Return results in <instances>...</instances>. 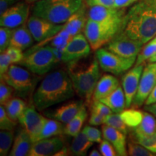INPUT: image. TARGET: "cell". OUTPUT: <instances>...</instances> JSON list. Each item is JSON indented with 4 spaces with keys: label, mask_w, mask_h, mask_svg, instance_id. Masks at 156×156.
<instances>
[{
    "label": "cell",
    "mask_w": 156,
    "mask_h": 156,
    "mask_svg": "<svg viewBox=\"0 0 156 156\" xmlns=\"http://www.w3.org/2000/svg\"><path fill=\"white\" fill-rule=\"evenodd\" d=\"M36 75L23 66L12 64L8 71L1 77V80L10 85L19 96L26 98L32 93L36 86Z\"/></svg>",
    "instance_id": "7"
},
{
    "label": "cell",
    "mask_w": 156,
    "mask_h": 156,
    "mask_svg": "<svg viewBox=\"0 0 156 156\" xmlns=\"http://www.w3.org/2000/svg\"><path fill=\"white\" fill-rule=\"evenodd\" d=\"M30 7L28 2H17L0 15V25L14 29L28 22Z\"/></svg>",
    "instance_id": "12"
},
{
    "label": "cell",
    "mask_w": 156,
    "mask_h": 156,
    "mask_svg": "<svg viewBox=\"0 0 156 156\" xmlns=\"http://www.w3.org/2000/svg\"><path fill=\"white\" fill-rule=\"evenodd\" d=\"M13 130L1 129L0 131V155H9L14 142Z\"/></svg>",
    "instance_id": "31"
},
{
    "label": "cell",
    "mask_w": 156,
    "mask_h": 156,
    "mask_svg": "<svg viewBox=\"0 0 156 156\" xmlns=\"http://www.w3.org/2000/svg\"><path fill=\"white\" fill-rule=\"evenodd\" d=\"M8 116L15 122H18L19 118L27 107L26 103L19 98L9 99L3 105Z\"/></svg>",
    "instance_id": "29"
},
{
    "label": "cell",
    "mask_w": 156,
    "mask_h": 156,
    "mask_svg": "<svg viewBox=\"0 0 156 156\" xmlns=\"http://www.w3.org/2000/svg\"><path fill=\"white\" fill-rule=\"evenodd\" d=\"M11 64H12L6 51L1 53V55H0V76L1 77L8 71Z\"/></svg>",
    "instance_id": "44"
},
{
    "label": "cell",
    "mask_w": 156,
    "mask_h": 156,
    "mask_svg": "<svg viewBox=\"0 0 156 156\" xmlns=\"http://www.w3.org/2000/svg\"><path fill=\"white\" fill-rule=\"evenodd\" d=\"M13 29L1 26L0 28V52L5 51L10 45Z\"/></svg>",
    "instance_id": "36"
},
{
    "label": "cell",
    "mask_w": 156,
    "mask_h": 156,
    "mask_svg": "<svg viewBox=\"0 0 156 156\" xmlns=\"http://www.w3.org/2000/svg\"><path fill=\"white\" fill-rule=\"evenodd\" d=\"M38 1H39V0H25V2L29 3V4H30V3H35L36 2H38Z\"/></svg>",
    "instance_id": "53"
},
{
    "label": "cell",
    "mask_w": 156,
    "mask_h": 156,
    "mask_svg": "<svg viewBox=\"0 0 156 156\" xmlns=\"http://www.w3.org/2000/svg\"><path fill=\"white\" fill-rule=\"evenodd\" d=\"M122 24L123 22L103 23L88 19L83 32L91 48L96 51L108 44L119 32Z\"/></svg>",
    "instance_id": "6"
},
{
    "label": "cell",
    "mask_w": 156,
    "mask_h": 156,
    "mask_svg": "<svg viewBox=\"0 0 156 156\" xmlns=\"http://www.w3.org/2000/svg\"><path fill=\"white\" fill-rule=\"evenodd\" d=\"M33 142H33L30 135L27 133L24 129L21 127V129H19L17 130L9 155H28L29 152H30L31 147H32Z\"/></svg>",
    "instance_id": "21"
},
{
    "label": "cell",
    "mask_w": 156,
    "mask_h": 156,
    "mask_svg": "<svg viewBox=\"0 0 156 156\" xmlns=\"http://www.w3.org/2000/svg\"><path fill=\"white\" fill-rule=\"evenodd\" d=\"M102 133L103 139L108 140L114 146L117 155L126 156L128 155L125 134L106 124L102 126Z\"/></svg>",
    "instance_id": "18"
},
{
    "label": "cell",
    "mask_w": 156,
    "mask_h": 156,
    "mask_svg": "<svg viewBox=\"0 0 156 156\" xmlns=\"http://www.w3.org/2000/svg\"><path fill=\"white\" fill-rule=\"evenodd\" d=\"M75 93L67 72L56 70L47 74L36 89L33 103L38 111H44L72 98Z\"/></svg>",
    "instance_id": "2"
},
{
    "label": "cell",
    "mask_w": 156,
    "mask_h": 156,
    "mask_svg": "<svg viewBox=\"0 0 156 156\" xmlns=\"http://www.w3.org/2000/svg\"><path fill=\"white\" fill-rule=\"evenodd\" d=\"M94 142L90 141L87 136L80 132L78 133L72 141L69 147V151L71 155L76 156H85L87 155V152Z\"/></svg>",
    "instance_id": "25"
},
{
    "label": "cell",
    "mask_w": 156,
    "mask_h": 156,
    "mask_svg": "<svg viewBox=\"0 0 156 156\" xmlns=\"http://www.w3.org/2000/svg\"><path fill=\"white\" fill-rule=\"evenodd\" d=\"M156 85V69L154 63H149L144 67L137 92L132 104L134 108L144 104Z\"/></svg>",
    "instance_id": "13"
},
{
    "label": "cell",
    "mask_w": 156,
    "mask_h": 156,
    "mask_svg": "<svg viewBox=\"0 0 156 156\" xmlns=\"http://www.w3.org/2000/svg\"><path fill=\"white\" fill-rule=\"evenodd\" d=\"M16 122L8 116L3 105L0 106V129H1L14 130Z\"/></svg>",
    "instance_id": "37"
},
{
    "label": "cell",
    "mask_w": 156,
    "mask_h": 156,
    "mask_svg": "<svg viewBox=\"0 0 156 156\" xmlns=\"http://www.w3.org/2000/svg\"><path fill=\"white\" fill-rule=\"evenodd\" d=\"M82 132L87 136V137L90 141L96 142V143H100L102 141L103 133L98 129L91 126H85L82 129Z\"/></svg>",
    "instance_id": "39"
},
{
    "label": "cell",
    "mask_w": 156,
    "mask_h": 156,
    "mask_svg": "<svg viewBox=\"0 0 156 156\" xmlns=\"http://www.w3.org/2000/svg\"><path fill=\"white\" fill-rule=\"evenodd\" d=\"M87 20V15L85 12L84 5L80 9L69 17V20L64 24V29L69 32L73 36L81 34L84 31Z\"/></svg>",
    "instance_id": "23"
},
{
    "label": "cell",
    "mask_w": 156,
    "mask_h": 156,
    "mask_svg": "<svg viewBox=\"0 0 156 156\" xmlns=\"http://www.w3.org/2000/svg\"><path fill=\"white\" fill-rule=\"evenodd\" d=\"M145 110L151 113L154 116L156 117V103H153V104L149 105V106H145Z\"/></svg>",
    "instance_id": "50"
},
{
    "label": "cell",
    "mask_w": 156,
    "mask_h": 156,
    "mask_svg": "<svg viewBox=\"0 0 156 156\" xmlns=\"http://www.w3.org/2000/svg\"><path fill=\"white\" fill-rule=\"evenodd\" d=\"M87 15L88 19L98 22L117 23L123 22L126 12L124 9L94 6L89 7Z\"/></svg>",
    "instance_id": "17"
},
{
    "label": "cell",
    "mask_w": 156,
    "mask_h": 156,
    "mask_svg": "<svg viewBox=\"0 0 156 156\" xmlns=\"http://www.w3.org/2000/svg\"><path fill=\"white\" fill-rule=\"evenodd\" d=\"M156 54V41L153 38L147 42V44L144 46L140 51L137 57L136 58L134 66H138L140 64H144L145 61L149 60L152 56Z\"/></svg>",
    "instance_id": "33"
},
{
    "label": "cell",
    "mask_w": 156,
    "mask_h": 156,
    "mask_svg": "<svg viewBox=\"0 0 156 156\" xmlns=\"http://www.w3.org/2000/svg\"><path fill=\"white\" fill-rule=\"evenodd\" d=\"M89 155L90 156H101V155H102V154L101 153V152L98 151L97 150L94 149V150H93L92 151L90 152Z\"/></svg>",
    "instance_id": "51"
},
{
    "label": "cell",
    "mask_w": 156,
    "mask_h": 156,
    "mask_svg": "<svg viewBox=\"0 0 156 156\" xmlns=\"http://www.w3.org/2000/svg\"><path fill=\"white\" fill-rule=\"evenodd\" d=\"M92 48L85 34L73 36L62 52V61L69 64L87 57Z\"/></svg>",
    "instance_id": "10"
},
{
    "label": "cell",
    "mask_w": 156,
    "mask_h": 156,
    "mask_svg": "<svg viewBox=\"0 0 156 156\" xmlns=\"http://www.w3.org/2000/svg\"><path fill=\"white\" fill-rule=\"evenodd\" d=\"M19 0H0V15L9 7L18 2Z\"/></svg>",
    "instance_id": "48"
},
{
    "label": "cell",
    "mask_w": 156,
    "mask_h": 156,
    "mask_svg": "<svg viewBox=\"0 0 156 156\" xmlns=\"http://www.w3.org/2000/svg\"><path fill=\"white\" fill-rule=\"evenodd\" d=\"M37 110L38 109L34 105L27 106L18 119L21 127L30 135L34 142L36 140L47 119L38 113Z\"/></svg>",
    "instance_id": "14"
},
{
    "label": "cell",
    "mask_w": 156,
    "mask_h": 156,
    "mask_svg": "<svg viewBox=\"0 0 156 156\" xmlns=\"http://www.w3.org/2000/svg\"><path fill=\"white\" fill-rule=\"evenodd\" d=\"M95 58L98 62L101 69L115 75H119L131 69L135 64L136 58V56L123 57L113 53L106 48H101L96 50Z\"/></svg>",
    "instance_id": "8"
},
{
    "label": "cell",
    "mask_w": 156,
    "mask_h": 156,
    "mask_svg": "<svg viewBox=\"0 0 156 156\" xmlns=\"http://www.w3.org/2000/svg\"><path fill=\"white\" fill-rule=\"evenodd\" d=\"M153 39H154V40H155V41H156V36H155V37H154Z\"/></svg>",
    "instance_id": "54"
},
{
    "label": "cell",
    "mask_w": 156,
    "mask_h": 156,
    "mask_svg": "<svg viewBox=\"0 0 156 156\" xmlns=\"http://www.w3.org/2000/svg\"><path fill=\"white\" fill-rule=\"evenodd\" d=\"M83 5V0H39L33 6L32 15L55 24H64Z\"/></svg>",
    "instance_id": "4"
},
{
    "label": "cell",
    "mask_w": 156,
    "mask_h": 156,
    "mask_svg": "<svg viewBox=\"0 0 156 156\" xmlns=\"http://www.w3.org/2000/svg\"><path fill=\"white\" fill-rule=\"evenodd\" d=\"M154 65H155V69H156V62H155V63H154Z\"/></svg>",
    "instance_id": "55"
},
{
    "label": "cell",
    "mask_w": 156,
    "mask_h": 156,
    "mask_svg": "<svg viewBox=\"0 0 156 156\" xmlns=\"http://www.w3.org/2000/svg\"><path fill=\"white\" fill-rule=\"evenodd\" d=\"M13 90L14 89L10 85L6 83L5 81H1V84H0V103L1 105H4L9 99L12 98Z\"/></svg>",
    "instance_id": "41"
},
{
    "label": "cell",
    "mask_w": 156,
    "mask_h": 156,
    "mask_svg": "<svg viewBox=\"0 0 156 156\" xmlns=\"http://www.w3.org/2000/svg\"><path fill=\"white\" fill-rule=\"evenodd\" d=\"M58 61L50 45L43 46L34 50H29L19 64L28 69L36 75L42 76L52 69L54 64Z\"/></svg>",
    "instance_id": "5"
},
{
    "label": "cell",
    "mask_w": 156,
    "mask_h": 156,
    "mask_svg": "<svg viewBox=\"0 0 156 156\" xmlns=\"http://www.w3.org/2000/svg\"><path fill=\"white\" fill-rule=\"evenodd\" d=\"M64 125L63 123L54 119H46L40 134L37 136L36 141L45 138L61 136L64 134ZM35 141V142H36Z\"/></svg>",
    "instance_id": "28"
},
{
    "label": "cell",
    "mask_w": 156,
    "mask_h": 156,
    "mask_svg": "<svg viewBox=\"0 0 156 156\" xmlns=\"http://www.w3.org/2000/svg\"><path fill=\"white\" fill-rule=\"evenodd\" d=\"M136 142L141 144L147 149L156 153V132L147 136H134Z\"/></svg>",
    "instance_id": "38"
},
{
    "label": "cell",
    "mask_w": 156,
    "mask_h": 156,
    "mask_svg": "<svg viewBox=\"0 0 156 156\" xmlns=\"http://www.w3.org/2000/svg\"><path fill=\"white\" fill-rule=\"evenodd\" d=\"M119 86L118 79L112 75H106L101 77L98 82L96 87L93 95V101H99L108 96Z\"/></svg>",
    "instance_id": "20"
},
{
    "label": "cell",
    "mask_w": 156,
    "mask_h": 156,
    "mask_svg": "<svg viewBox=\"0 0 156 156\" xmlns=\"http://www.w3.org/2000/svg\"><path fill=\"white\" fill-rule=\"evenodd\" d=\"M119 114L126 125L133 129L139 125L143 117V112L134 108L124 110Z\"/></svg>",
    "instance_id": "30"
},
{
    "label": "cell",
    "mask_w": 156,
    "mask_h": 156,
    "mask_svg": "<svg viewBox=\"0 0 156 156\" xmlns=\"http://www.w3.org/2000/svg\"><path fill=\"white\" fill-rule=\"evenodd\" d=\"M87 118V112L85 106H83L73 119L64 125V134L73 137L75 136L82 131V127Z\"/></svg>",
    "instance_id": "27"
},
{
    "label": "cell",
    "mask_w": 156,
    "mask_h": 156,
    "mask_svg": "<svg viewBox=\"0 0 156 156\" xmlns=\"http://www.w3.org/2000/svg\"><path fill=\"white\" fill-rule=\"evenodd\" d=\"M91 108L94 109L95 111H96L98 113H99L101 115H102V116H104L106 119L107 116H109V115L113 114V112L111 110V108L100 101H93Z\"/></svg>",
    "instance_id": "43"
},
{
    "label": "cell",
    "mask_w": 156,
    "mask_h": 156,
    "mask_svg": "<svg viewBox=\"0 0 156 156\" xmlns=\"http://www.w3.org/2000/svg\"><path fill=\"white\" fill-rule=\"evenodd\" d=\"M106 118L98 113L94 109L91 108L89 124L93 126H99L101 124H104Z\"/></svg>",
    "instance_id": "45"
},
{
    "label": "cell",
    "mask_w": 156,
    "mask_h": 156,
    "mask_svg": "<svg viewBox=\"0 0 156 156\" xmlns=\"http://www.w3.org/2000/svg\"><path fill=\"white\" fill-rule=\"evenodd\" d=\"M73 38V36L63 28L61 31H59L57 34L51 39L50 46L63 52L64 48L67 46L68 43Z\"/></svg>",
    "instance_id": "32"
},
{
    "label": "cell",
    "mask_w": 156,
    "mask_h": 156,
    "mask_svg": "<svg viewBox=\"0 0 156 156\" xmlns=\"http://www.w3.org/2000/svg\"><path fill=\"white\" fill-rule=\"evenodd\" d=\"M67 73L73 83L75 93L85 103L89 104L101 78L100 65L97 58L87 64H79L74 62L67 64Z\"/></svg>",
    "instance_id": "3"
},
{
    "label": "cell",
    "mask_w": 156,
    "mask_h": 156,
    "mask_svg": "<svg viewBox=\"0 0 156 156\" xmlns=\"http://www.w3.org/2000/svg\"><path fill=\"white\" fill-rule=\"evenodd\" d=\"M5 51L10 58L12 64H20L25 57L23 50L13 46H9Z\"/></svg>",
    "instance_id": "40"
},
{
    "label": "cell",
    "mask_w": 156,
    "mask_h": 156,
    "mask_svg": "<svg viewBox=\"0 0 156 156\" xmlns=\"http://www.w3.org/2000/svg\"><path fill=\"white\" fill-rule=\"evenodd\" d=\"M142 46V43L130 38L119 31L106 44V48L123 57L129 58L138 55Z\"/></svg>",
    "instance_id": "11"
},
{
    "label": "cell",
    "mask_w": 156,
    "mask_h": 156,
    "mask_svg": "<svg viewBox=\"0 0 156 156\" xmlns=\"http://www.w3.org/2000/svg\"><path fill=\"white\" fill-rule=\"evenodd\" d=\"M83 106V101L69 102L62 105L52 112L46 113V114L51 119L59 121L66 124L73 119Z\"/></svg>",
    "instance_id": "19"
},
{
    "label": "cell",
    "mask_w": 156,
    "mask_h": 156,
    "mask_svg": "<svg viewBox=\"0 0 156 156\" xmlns=\"http://www.w3.org/2000/svg\"><path fill=\"white\" fill-rule=\"evenodd\" d=\"M64 140L62 136L45 138L33 142L28 156L55 155L64 147Z\"/></svg>",
    "instance_id": "16"
},
{
    "label": "cell",
    "mask_w": 156,
    "mask_h": 156,
    "mask_svg": "<svg viewBox=\"0 0 156 156\" xmlns=\"http://www.w3.org/2000/svg\"><path fill=\"white\" fill-rule=\"evenodd\" d=\"M144 64L134 66L131 69H129L122 77V86L126 98V108H129L137 92L140 78L144 69Z\"/></svg>",
    "instance_id": "15"
},
{
    "label": "cell",
    "mask_w": 156,
    "mask_h": 156,
    "mask_svg": "<svg viewBox=\"0 0 156 156\" xmlns=\"http://www.w3.org/2000/svg\"><path fill=\"white\" fill-rule=\"evenodd\" d=\"M27 26L36 41L47 43L63 29L64 24H55L32 15L28 20Z\"/></svg>",
    "instance_id": "9"
},
{
    "label": "cell",
    "mask_w": 156,
    "mask_h": 156,
    "mask_svg": "<svg viewBox=\"0 0 156 156\" xmlns=\"http://www.w3.org/2000/svg\"><path fill=\"white\" fill-rule=\"evenodd\" d=\"M156 103V85L154 87L152 92L151 93L149 96L147 98V100L145 101V106H149V105L153 104V103Z\"/></svg>",
    "instance_id": "49"
},
{
    "label": "cell",
    "mask_w": 156,
    "mask_h": 156,
    "mask_svg": "<svg viewBox=\"0 0 156 156\" xmlns=\"http://www.w3.org/2000/svg\"><path fill=\"white\" fill-rule=\"evenodd\" d=\"M139 1L140 0H115L114 7L119 9H124Z\"/></svg>",
    "instance_id": "47"
},
{
    "label": "cell",
    "mask_w": 156,
    "mask_h": 156,
    "mask_svg": "<svg viewBox=\"0 0 156 156\" xmlns=\"http://www.w3.org/2000/svg\"><path fill=\"white\" fill-rule=\"evenodd\" d=\"M148 62H149V63H155V62H156V54L155 55L152 56V57L148 60Z\"/></svg>",
    "instance_id": "52"
},
{
    "label": "cell",
    "mask_w": 156,
    "mask_h": 156,
    "mask_svg": "<svg viewBox=\"0 0 156 156\" xmlns=\"http://www.w3.org/2000/svg\"><path fill=\"white\" fill-rule=\"evenodd\" d=\"M104 124L116 129L125 134L128 133V126L122 120L119 113H113L107 116Z\"/></svg>",
    "instance_id": "34"
},
{
    "label": "cell",
    "mask_w": 156,
    "mask_h": 156,
    "mask_svg": "<svg viewBox=\"0 0 156 156\" xmlns=\"http://www.w3.org/2000/svg\"><path fill=\"white\" fill-rule=\"evenodd\" d=\"M127 153L129 155L132 156H153L154 155L153 152L136 142H128Z\"/></svg>",
    "instance_id": "35"
},
{
    "label": "cell",
    "mask_w": 156,
    "mask_h": 156,
    "mask_svg": "<svg viewBox=\"0 0 156 156\" xmlns=\"http://www.w3.org/2000/svg\"><path fill=\"white\" fill-rule=\"evenodd\" d=\"M134 136H147L156 132V119L151 113L143 112L142 122L134 128Z\"/></svg>",
    "instance_id": "26"
},
{
    "label": "cell",
    "mask_w": 156,
    "mask_h": 156,
    "mask_svg": "<svg viewBox=\"0 0 156 156\" xmlns=\"http://www.w3.org/2000/svg\"><path fill=\"white\" fill-rule=\"evenodd\" d=\"M99 151L103 156H116L117 155L116 151L110 142L108 140L103 139L100 142L99 145Z\"/></svg>",
    "instance_id": "42"
},
{
    "label": "cell",
    "mask_w": 156,
    "mask_h": 156,
    "mask_svg": "<svg viewBox=\"0 0 156 156\" xmlns=\"http://www.w3.org/2000/svg\"><path fill=\"white\" fill-rule=\"evenodd\" d=\"M115 0H83L88 7L94 6H104V7H114Z\"/></svg>",
    "instance_id": "46"
},
{
    "label": "cell",
    "mask_w": 156,
    "mask_h": 156,
    "mask_svg": "<svg viewBox=\"0 0 156 156\" xmlns=\"http://www.w3.org/2000/svg\"><path fill=\"white\" fill-rule=\"evenodd\" d=\"M111 108L113 113H121L126 108V98L122 86H119L108 96L99 100Z\"/></svg>",
    "instance_id": "24"
},
{
    "label": "cell",
    "mask_w": 156,
    "mask_h": 156,
    "mask_svg": "<svg viewBox=\"0 0 156 156\" xmlns=\"http://www.w3.org/2000/svg\"><path fill=\"white\" fill-rule=\"evenodd\" d=\"M34 41L27 24H25L13 29L9 46L24 51L30 48L34 44Z\"/></svg>",
    "instance_id": "22"
},
{
    "label": "cell",
    "mask_w": 156,
    "mask_h": 156,
    "mask_svg": "<svg viewBox=\"0 0 156 156\" xmlns=\"http://www.w3.org/2000/svg\"><path fill=\"white\" fill-rule=\"evenodd\" d=\"M120 32L146 44L156 36V0H140L124 16Z\"/></svg>",
    "instance_id": "1"
}]
</instances>
